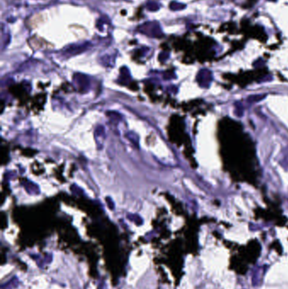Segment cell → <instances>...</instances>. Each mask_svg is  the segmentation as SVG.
I'll return each instance as SVG.
<instances>
[{"mask_svg":"<svg viewBox=\"0 0 288 289\" xmlns=\"http://www.w3.org/2000/svg\"><path fill=\"white\" fill-rule=\"evenodd\" d=\"M147 9L150 11H157L159 9V4L156 2L151 1L147 4Z\"/></svg>","mask_w":288,"mask_h":289,"instance_id":"2","label":"cell"},{"mask_svg":"<svg viewBox=\"0 0 288 289\" xmlns=\"http://www.w3.org/2000/svg\"><path fill=\"white\" fill-rule=\"evenodd\" d=\"M185 7L184 4H178V3H176V2H172L170 4V9L171 10H179V9H182Z\"/></svg>","mask_w":288,"mask_h":289,"instance_id":"3","label":"cell"},{"mask_svg":"<svg viewBox=\"0 0 288 289\" xmlns=\"http://www.w3.org/2000/svg\"><path fill=\"white\" fill-rule=\"evenodd\" d=\"M138 30L142 32L143 34H145L150 36H154V37H161L163 34L162 31L160 28V25L157 22H146L140 25Z\"/></svg>","mask_w":288,"mask_h":289,"instance_id":"1","label":"cell"}]
</instances>
